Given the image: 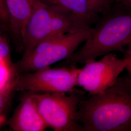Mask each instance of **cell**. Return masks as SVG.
Wrapping results in <instances>:
<instances>
[{"mask_svg": "<svg viewBox=\"0 0 131 131\" xmlns=\"http://www.w3.org/2000/svg\"><path fill=\"white\" fill-rule=\"evenodd\" d=\"M76 119L84 131H131V79L129 74L103 93L80 101Z\"/></svg>", "mask_w": 131, "mask_h": 131, "instance_id": "cell-1", "label": "cell"}, {"mask_svg": "<svg viewBox=\"0 0 131 131\" xmlns=\"http://www.w3.org/2000/svg\"><path fill=\"white\" fill-rule=\"evenodd\" d=\"M115 51L131 52V8L122 1L100 15L84 44L59 67L85 64Z\"/></svg>", "mask_w": 131, "mask_h": 131, "instance_id": "cell-2", "label": "cell"}, {"mask_svg": "<svg viewBox=\"0 0 131 131\" xmlns=\"http://www.w3.org/2000/svg\"><path fill=\"white\" fill-rule=\"evenodd\" d=\"M90 28L89 24L70 10L37 0L24 30L23 56L28 54L47 38Z\"/></svg>", "mask_w": 131, "mask_h": 131, "instance_id": "cell-3", "label": "cell"}, {"mask_svg": "<svg viewBox=\"0 0 131 131\" xmlns=\"http://www.w3.org/2000/svg\"><path fill=\"white\" fill-rule=\"evenodd\" d=\"M92 29L60 34L44 39L15 64L18 73L34 72L68 59L89 38Z\"/></svg>", "mask_w": 131, "mask_h": 131, "instance_id": "cell-4", "label": "cell"}, {"mask_svg": "<svg viewBox=\"0 0 131 131\" xmlns=\"http://www.w3.org/2000/svg\"><path fill=\"white\" fill-rule=\"evenodd\" d=\"M33 94L39 111L48 127L54 131H84L76 119L79 103L85 98L84 90L76 89L70 93Z\"/></svg>", "mask_w": 131, "mask_h": 131, "instance_id": "cell-5", "label": "cell"}, {"mask_svg": "<svg viewBox=\"0 0 131 131\" xmlns=\"http://www.w3.org/2000/svg\"><path fill=\"white\" fill-rule=\"evenodd\" d=\"M80 68L77 66L44 68L18 75L15 90L31 93L60 92L70 93L77 86Z\"/></svg>", "mask_w": 131, "mask_h": 131, "instance_id": "cell-6", "label": "cell"}, {"mask_svg": "<svg viewBox=\"0 0 131 131\" xmlns=\"http://www.w3.org/2000/svg\"><path fill=\"white\" fill-rule=\"evenodd\" d=\"M127 64L126 58L121 59L115 53H109L100 60L89 62L80 68L77 86L89 96L103 93L117 83Z\"/></svg>", "mask_w": 131, "mask_h": 131, "instance_id": "cell-7", "label": "cell"}, {"mask_svg": "<svg viewBox=\"0 0 131 131\" xmlns=\"http://www.w3.org/2000/svg\"><path fill=\"white\" fill-rule=\"evenodd\" d=\"M21 99L12 116L7 122L14 131H44L48 127L39 111L34 94Z\"/></svg>", "mask_w": 131, "mask_h": 131, "instance_id": "cell-8", "label": "cell"}, {"mask_svg": "<svg viewBox=\"0 0 131 131\" xmlns=\"http://www.w3.org/2000/svg\"><path fill=\"white\" fill-rule=\"evenodd\" d=\"M37 1L5 0L9 14L7 27L14 44L20 50H23V36L24 28Z\"/></svg>", "mask_w": 131, "mask_h": 131, "instance_id": "cell-9", "label": "cell"}, {"mask_svg": "<svg viewBox=\"0 0 131 131\" xmlns=\"http://www.w3.org/2000/svg\"><path fill=\"white\" fill-rule=\"evenodd\" d=\"M49 5L58 6L70 10L92 26L96 24L100 15L92 7L88 0H41Z\"/></svg>", "mask_w": 131, "mask_h": 131, "instance_id": "cell-10", "label": "cell"}, {"mask_svg": "<svg viewBox=\"0 0 131 131\" xmlns=\"http://www.w3.org/2000/svg\"><path fill=\"white\" fill-rule=\"evenodd\" d=\"M18 74L11 59L0 61V90L10 92L15 90Z\"/></svg>", "mask_w": 131, "mask_h": 131, "instance_id": "cell-11", "label": "cell"}, {"mask_svg": "<svg viewBox=\"0 0 131 131\" xmlns=\"http://www.w3.org/2000/svg\"><path fill=\"white\" fill-rule=\"evenodd\" d=\"M88 1L95 11L101 15L107 12L122 0H88Z\"/></svg>", "mask_w": 131, "mask_h": 131, "instance_id": "cell-12", "label": "cell"}, {"mask_svg": "<svg viewBox=\"0 0 131 131\" xmlns=\"http://www.w3.org/2000/svg\"><path fill=\"white\" fill-rule=\"evenodd\" d=\"M10 51L6 40L0 35V61L10 60Z\"/></svg>", "mask_w": 131, "mask_h": 131, "instance_id": "cell-13", "label": "cell"}, {"mask_svg": "<svg viewBox=\"0 0 131 131\" xmlns=\"http://www.w3.org/2000/svg\"><path fill=\"white\" fill-rule=\"evenodd\" d=\"M0 22L7 26H8L9 14L5 0H0Z\"/></svg>", "mask_w": 131, "mask_h": 131, "instance_id": "cell-14", "label": "cell"}, {"mask_svg": "<svg viewBox=\"0 0 131 131\" xmlns=\"http://www.w3.org/2000/svg\"><path fill=\"white\" fill-rule=\"evenodd\" d=\"M12 92L0 90V112L6 106V104L9 99L10 95Z\"/></svg>", "mask_w": 131, "mask_h": 131, "instance_id": "cell-15", "label": "cell"}, {"mask_svg": "<svg viewBox=\"0 0 131 131\" xmlns=\"http://www.w3.org/2000/svg\"><path fill=\"white\" fill-rule=\"evenodd\" d=\"M124 57L128 60V64L125 68V70L128 71L131 79V52L124 54Z\"/></svg>", "mask_w": 131, "mask_h": 131, "instance_id": "cell-16", "label": "cell"}, {"mask_svg": "<svg viewBox=\"0 0 131 131\" xmlns=\"http://www.w3.org/2000/svg\"><path fill=\"white\" fill-rule=\"evenodd\" d=\"M5 121V118L3 114L0 112V126L2 125Z\"/></svg>", "mask_w": 131, "mask_h": 131, "instance_id": "cell-17", "label": "cell"}, {"mask_svg": "<svg viewBox=\"0 0 131 131\" xmlns=\"http://www.w3.org/2000/svg\"><path fill=\"white\" fill-rule=\"evenodd\" d=\"M122 1L124 4L131 8V0H122Z\"/></svg>", "mask_w": 131, "mask_h": 131, "instance_id": "cell-18", "label": "cell"}]
</instances>
